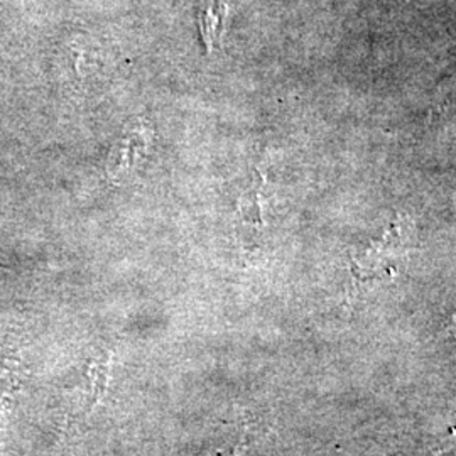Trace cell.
Listing matches in <instances>:
<instances>
[{"instance_id": "cell-1", "label": "cell", "mask_w": 456, "mask_h": 456, "mask_svg": "<svg viewBox=\"0 0 456 456\" xmlns=\"http://www.w3.org/2000/svg\"><path fill=\"white\" fill-rule=\"evenodd\" d=\"M110 367H112V354L102 352L95 359L90 360L86 369V379H88V397L85 403L80 421H85L95 409L102 404L110 379Z\"/></svg>"}, {"instance_id": "cell-2", "label": "cell", "mask_w": 456, "mask_h": 456, "mask_svg": "<svg viewBox=\"0 0 456 456\" xmlns=\"http://www.w3.org/2000/svg\"><path fill=\"white\" fill-rule=\"evenodd\" d=\"M146 146V129L135 127V131L127 132L118 144L114 147L109 161V173L120 176L127 173L134 161L139 158L141 151Z\"/></svg>"}]
</instances>
